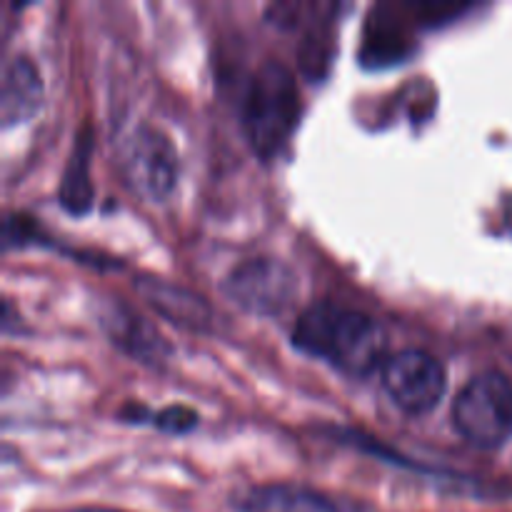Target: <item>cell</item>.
Returning <instances> with one entry per match:
<instances>
[{"mask_svg":"<svg viewBox=\"0 0 512 512\" xmlns=\"http://www.w3.org/2000/svg\"><path fill=\"white\" fill-rule=\"evenodd\" d=\"M58 512H128V510H115V508H95V505H88V508H68Z\"/></svg>","mask_w":512,"mask_h":512,"instance_id":"13","label":"cell"},{"mask_svg":"<svg viewBox=\"0 0 512 512\" xmlns=\"http://www.w3.org/2000/svg\"><path fill=\"white\" fill-rule=\"evenodd\" d=\"M300 118L295 78L278 63H265L253 75L243 103V125L260 158H273L293 135Z\"/></svg>","mask_w":512,"mask_h":512,"instance_id":"2","label":"cell"},{"mask_svg":"<svg viewBox=\"0 0 512 512\" xmlns=\"http://www.w3.org/2000/svg\"><path fill=\"white\" fill-rule=\"evenodd\" d=\"M453 425L473 448L495 450L512 433V385L498 370H485L453 400Z\"/></svg>","mask_w":512,"mask_h":512,"instance_id":"3","label":"cell"},{"mask_svg":"<svg viewBox=\"0 0 512 512\" xmlns=\"http://www.w3.org/2000/svg\"><path fill=\"white\" fill-rule=\"evenodd\" d=\"M293 345L353 378L375 373L388 360L380 325L365 313L333 303H315L300 313Z\"/></svg>","mask_w":512,"mask_h":512,"instance_id":"1","label":"cell"},{"mask_svg":"<svg viewBox=\"0 0 512 512\" xmlns=\"http://www.w3.org/2000/svg\"><path fill=\"white\" fill-rule=\"evenodd\" d=\"M223 293L245 313L278 315L298 295V275L283 260L250 258L230 270Z\"/></svg>","mask_w":512,"mask_h":512,"instance_id":"5","label":"cell"},{"mask_svg":"<svg viewBox=\"0 0 512 512\" xmlns=\"http://www.w3.org/2000/svg\"><path fill=\"white\" fill-rule=\"evenodd\" d=\"M100 328L110 338V343L118 345L123 353L133 355L135 360L143 363H160L170 353L168 343L155 333L150 323L130 313L123 305H110L100 310Z\"/></svg>","mask_w":512,"mask_h":512,"instance_id":"9","label":"cell"},{"mask_svg":"<svg viewBox=\"0 0 512 512\" xmlns=\"http://www.w3.org/2000/svg\"><path fill=\"white\" fill-rule=\"evenodd\" d=\"M135 290L143 295L145 303L178 328L193 330V333H210L213 328V310L200 295L183 285H173L168 280L140 275L135 280Z\"/></svg>","mask_w":512,"mask_h":512,"instance_id":"7","label":"cell"},{"mask_svg":"<svg viewBox=\"0 0 512 512\" xmlns=\"http://www.w3.org/2000/svg\"><path fill=\"white\" fill-rule=\"evenodd\" d=\"M43 103V80L38 68L25 55H18L8 63L3 73V90H0V120L5 128L23 123Z\"/></svg>","mask_w":512,"mask_h":512,"instance_id":"10","label":"cell"},{"mask_svg":"<svg viewBox=\"0 0 512 512\" xmlns=\"http://www.w3.org/2000/svg\"><path fill=\"white\" fill-rule=\"evenodd\" d=\"M118 165L125 185L145 200H165L178 180V155L173 143L150 125H140L125 135Z\"/></svg>","mask_w":512,"mask_h":512,"instance_id":"4","label":"cell"},{"mask_svg":"<svg viewBox=\"0 0 512 512\" xmlns=\"http://www.w3.org/2000/svg\"><path fill=\"white\" fill-rule=\"evenodd\" d=\"M385 393L403 413L425 415L445 393V368L435 355L408 348L390 355L383 365Z\"/></svg>","mask_w":512,"mask_h":512,"instance_id":"6","label":"cell"},{"mask_svg":"<svg viewBox=\"0 0 512 512\" xmlns=\"http://www.w3.org/2000/svg\"><path fill=\"white\" fill-rule=\"evenodd\" d=\"M155 428L163 430L168 435H183L190 433V430L198 425V415H195L193 408L188 405H168V408L160 410L153 418Z\"/></svg>","mask_w":512,"mask_h":512,"instance_id":"12","label":"cell"},{"mask_svg":"<svg viewBox=\"0 0 512 512\" xmlns=\"http://www.w3.org/2000/svg\"><path fill=\"white\" fill-rule=\"evenodd\" d=\"M88 150V135H83V138L78 135L73 155H70L68 168H65L63 180H60L58 188L60 205L73 215H85L90 210V203H93V185H90L88 175Z\"/></svg>","mask_w":512,"mask_h":512,"instance_id":"11","label":"cell"},{"mask_svg":"<svg viewBox=\"0 0 512 512\" xmlns=\"http://www.w3.org/2000/svg\"><path fill=\"white\" fill-rule=\"evenodd\" d=\"M238 512H355L320 490L293 483L253 485L235 495Z\"/></svg>","mask_w":512,"mask_h":512,"instance_id":"8","label":"cell"}]
</instances>
